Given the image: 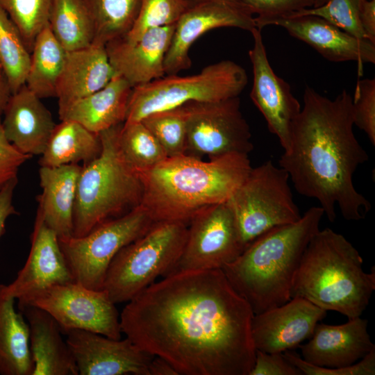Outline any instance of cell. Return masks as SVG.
Listing matches in <instances>:
<instances>
[{
    "instance_id": "38",
    "label": "cell",
    "mask_w": 375,
    "mask_h": 375,
    "mask_svg": "<svg viewBox=\"0 0 375 375\" xmlns=\"http://www.w3.org/2000/svg\"><path fill=\"white\" fill-rule=\"evenodd\" d=\"M353 125L362 130L375 145V79L364 78L356 83L351 101Z\"/></svg>"
},
{
    "instance_id": "36",
    "label": "cell",
    "mask_w": 375,
    "mask_h": 375,
    "mask_svg": "<svg viewBox=\"0 0 375 375\" xmlns=\"http://www.w3.org/2000/svg\"><path fill=\"white\" fill-rule=\"evenodd\" d=\"M190 5L185 0H141L136 20L123 38L132 44L149 29L176 24Z\"/></svg>"
},
{
    "instance_id": "33",
    "label": "cell",
    "mask_w": 375,
    "mask_h": 375,
    "mask_svg": "<svg viewBox=\"0 0 375 375\" xmlns=\"http://www.w3.org/2000/svg\"><path fill=\"white\" fill-rule=\"evenodd\" d=\"M30 59L19 29L0 7V65L12 94L25 85Z\"/></svg>"
},
{
    "instance_id": "10",
    "label": "cell",
    "mask_w": 375,
    "mask_h": 375,
    "mask_svg": "<svg viewBox=\"0 0 375 375\" xmlns=\"http://www.w3.org/2000/svg\"><path fill=\"white\" fill-rule=\"evenodd\" d=\"M289 179L285 169L267 160L252 167L226 201L235 216L244 249L268 230L301 218Z\"/></svg>"
},
{
    "instance_id": "32",
    "label": "cell",
    "mask_w": 375,
    "mask_h": 375,
    "mask_svg": "<svg viewBox=\"0 0 375 375\" xmlns=\"http://www.w3.org/2000/svg\"><path fill=\"white\" fill-rule=\"evenodd\" d=\"M118 145L126 162L138 173L156 167L167 158L157 140L141 121L122 124Z\"/></svg>"
},
{
    "instance_id": "27",
    "label": "cell",
    "mask_w": 375,
    "mask_h": 375,
    "mask_svg": "<svg viewBox=\"0 0 375 375\" xmlns=\"http://www.w3.org/2000/svg\"><path fill=\"white\" fill-rule=\"evenodd\" d=\"M15 301L7 285L0 284V374L32 375L28 326Z\"/></svg>"
},
{
    "instance_id": "25",
    "label": "cell",
    "mask_w": 375,
    "mask_h": 375,
    "mask_svg": "<svg viewBox=\"0 0 375 375\" xmlns=\"http://www.w3.org/2000/svg\"><path fill=\"white\" fill-rule=\"evenodd\" d=\"M81 167L71 164L40 166L39 169L42 192L38 197L37 212L58 238L73 234V213Z\"/></svg>"
},
{
    "instance_id": "21",
    "label": "cell",
    "mask_w": 375,
    "mask_h": 375,
    "mask_svg": "<svg viewBox=\"0 0 375 375\" xmlns=\"http://www.w3.org/2000/svg\"><path fill=\"white\" fill-rule=\"evenodd\" d=\"M175 25L149 29L132 44L123 38L108 42L106 49L115 74L126 79L133 88L166 75L165 59Z\"/></svg>"
},
{
    "instance_id": "26",
    "label": "cell",
    "mask_w": 375,
    "mask_h": 375,
    "mask_svg": "<svg viewBox=\"0 0 375 375\" xmlns=\"http://www.w3.org/2000/svg\"><path fill=\"white\" fill-rule=\"evenodd\" d=\"M132 90L131 84L116 74L103 88L59 113L60 119L75 121L99 134L125 122Z\"/></svg>"
},
{
    "instance_id": "5",
    "label": "cell",
    "mask_w": 375,
    "mask_h": 375,
    "mask_svg": "<svg viewBox=\"0 0 375 375\" xmlns=\"http://www.w3.org/2000/svg\"><path fill=\"white\" fill-rule=\"evenodd\" d=\"M342 234L319 229L310 240L294 274L290 297L307 299L348 319L360 317L375 290V271Z\"/></svg>"
},
{
    "instance_id": "11",
    "label": "cell",
    "mask_w": 375,
    "mask_h": 375,
    "mask_svg": "<svg viewBox=\"0 0 375 375\" xmlns=\"http://www.w3.org/2000/svg\"><path fill=\"white\" fill-rule=\"evenodd\" d=\"M154 222L140 204L122 216L98 224L83 236L58 238L74 281L90 289L102 290L115 256Z\"/></svg>"
},
{
    "instance_id": "15",
    "label": "cell",
    "mask_w": 375,
    "mask_h": 375,
    "mask_svg": "<svg viewBox=\"0 0 375 375\" xmlns=\"http://www.w3.org/2000/svg\"><path fill=\"white\" fill-rule=\"evenodd\" d=\"M252 10L241 0H201L191 4L175 25L165 59L166 75L189 69L193 43L209 31L233 27L251 31L256 28Z\"/></svg>"
},
{
    "instance_id": "19",
    "label": "cell",
    "mask_w": 375,
    "mask_h": 375,
    "mask_svg": "<svg viewBox=\"0 0 375 375\" xmlns=\"http://www.w3.org/2000/svg\"><path fill=\"white\" fill-rule=\"evenodd\" d=\"M274 25L308 44L332 62L356 61L362 76L365 63H375V44L358 39L326 19L315 15L281 17L266 21L262 28Z\"/></svg>"
},
{
    "instance_id": "18",
    "label": "cell",
    "mask_w": 375,
    "mask_h": 375,
    "mask_svg": "<svg viewBox=\"0 0 375 375\" xmlns=\"http://www.w3.org/2000/svg\"><path fill=\"white\" fill-rule=\"evenodd\" d=\"M326 314V310L300 297L254 314L251 322L254 347L267 353L291 350L312 336L317 324Z\"/></svg>"
},
{
    "instance_id": "2",
    "label": "cell",
    "mask_w": 375,
    "mask_h": 375,
    "mask_svg": "<svg viewBox=\"0 0 375 375\" xmlns=\"http://www.w3.org/2000/svg\"><path fill=\"white\" fill-rule=\"evenodd\" d=\"M351 101L345 89L331 99L306 85L290 147L278 161L298 193L317 199L330 222L336 207L347 221L363 219L372 207L353 185L356 171L369 156L353 131Z\"/></svg>"
},
{
    "instance_id": "14",
    "label": "cell",
    "mask_w": 375,
    "mask_h": 375,
    "mask_svg": "<svg viewBox=\"0 0 375 375\" xmlns=\"http://www.w3.org/2000/svg\"><path fill=\"white\" fill-rule=\"evenodd\" d=\"M189 223L182 253L167 275L183 271L222 269L244 249L227 202L202 210Z\"/></svg>"
},
{
    "instance_id": "12",
    "label": "cell",
    "mask_w": 375,
    "mask_h": 375,
    "mask_svg": "<svg viewBox=\"0 0 375 375\" xmlns=\"http://www.w3.org/2000/svg\"><path fill=\"white\" fill-rule=\"evenodd\" d=\"M181 106L186 121L185 154L212 159L252 151L250 127L240 110L239 97Z\"/></svg>"
},
{
    "instance_id": "17",
    "label": "cell",
    "mask_w": 375,
    "mask_h": 375,
    "mask_svg": "<svg viewBox=\"0 0 375 375\" xmlns=\"http://www.w3.org/2000/svg\"><path fill=\"white\" fill-rule=\"evenodd\" d=\"M65 335L80 375H148L153 356L127 338L115 340L81 329Z\"/></svg>"
},
{
    "instance_id": "46",
    "label": "cell",
    "mask_w": 375,
    "mask_h": 375,
    "mask_svg": "<svg viewBox=\"0 0 375 375\" xmlns=\"http://www.w3.org/2000/svg\"><path fill=\"white\" fill-rule=\"evenodd\" d=\"M328 0H315L312 7H318L325 3Z\"/></svg>"
},
{
    "instance_id": "47",
    "label": "cell",
    "mask_w": 375,
    "mask_h": 375,
    "mask_svg": "<svg viewBox=\"0 0 375 375\" xmlns=\"http://www.w3.org/2000/svg\"><path fill=\"white\" fill-rule=\"evenodd\" d=\"M185 1L188 2L190 4H192V3H194L196 2L200 1L201 0H185Z\"/></svg>"
},
{
    "instance_id": "13",
    "label": "cell",
    "mask_w": 375,
    "mask_h": 375,
    "mask_svg": "<svg viewBox=\"0 0 375 375\" xmlns=\"http://www.w3.org/2000/svg\"><path fill=\"white\" fill-rule=\"evenodd\" d=\"M49 313L63 334L72 329L92 331L121 339L118 311L103 290H92L73 281L51 285L17 300Z\"/></svg>"
},
{
    "instance_id": "4",
    "label": "cell",
    "mask_w": 375,
    "mask_h": 375,
    "mask_svg": "<svg viewBox=\"0 0 375 375\" xmlns=\"http://www.w3.org/2000/svg\"><path fill=\"white\" fill-rule=\"evenodd\" d=\"M324 215L310 208L296 222L262 233L222 270L234 290L258 314L290 300L294 274Z\"/></svg>"
},
{
    "instance_id": "34",
    "label": "cell",
    "mask_w": 375,
    "mask_h": 375,
    "mask_svg": "<svg viewBox=\"0 0 375 375\" xmlns=\"http://www.w3.org/2000/svg\"><path fill=\"white\" fill-rule=\"evenodd\" d=\"M141 122L157 140L167 158L185 154L186 121L181 106L150 114Z\"/></svg>"
},
{
    "instance_id": "24",
    "label": "cell",
    "mask_w": 375,
    "mask_h": 375,
    "mask_svg": "<svg viewBox=\"0 0 375 375\" xmlns=\"http://www.w3.org/2000/svg\"><path fill=\"white\" fill-rule=\"evenodd\" d=\"M27 322L34 364L32 375H78L77 366L62 332L47 311L31 305H19Z\"/></svg>"
},
{
    "instance_id": "3",
    "label": "cell",
    "mask_w": 375,
    "mask_h": 375,
    "mask_svg": "<svg viewBox=\"0 0 375 375\" xmlns=\"http://www.w3.org/2000/svg\"><path fill=\"white\" fill-rule=\"evenodd\" d=\"M251 168L245 153L208 161L187 154L167 158L139 173L143 186L141 205L155 222L187 224L202 210L226 202Z\"/></svg>"
},
{
    "instance_id": "28",
    "label": "cell",
    "mask_w": 375,
    "mask_h": 375,
    "mask_svg": "<svg viewBox=\"0 0 375 375\" xmlns=\"http://www.w3.org/2000/svg\"><path fill=\"white\" fill-rule=\"evenodd\" d=\"M102 149L99 135L69 119L56 124L39 160L40 166L83 165L97 158Z\"/></svg>"
},
{
    "instance_id": "20",
    "label": "cell",
    "mask_w": 375,
    "mask_h": 375,
    "mask_svg": "<svg viewBox=\"0 0 375 375\" xmlns=\"http://www.w3.org/2000/svg\"><path fill=\"white\" fill-rule=\"evenodd\" d=\"M27 260L15 279L7 285L16 300L58 284L74 281L61 250L58 236L37 212Z\"/></svg>"
},
{
    "instance_id": "9",
    "label": "cell",
    "mask_w": 375,
    "mask_h": 375,
    "mask_svg": "<svg viewBox=\"0 0 375 375\" xmlns=\"http://www.w3.org/2000/svg\"><path fill=\"white\" fill-rule=\"evenodd\" d=\"M360 317L341 325L317 323L310 340L299 345L302 357L288 351L285 358L304 375H374L375 345Z\"/></svg>"
},
{
    "instance_id": "30",
    "label": "cell",
    "mask_w": 375,
    "mask_h": 375,
    "mask_svg": "<svg viewBox=\"0 0 375 375\" xmlns=\"http://www.w3.org/2000/svg\"><path fill=\"white\" fill-rule=\"evenodd\" d=\"M48 24L66 51L93 43L94 25L85 0H53Z\"/></svg>"
},
{
    "instance_id": "42",
    "label": "cell",
    "mask_w": 375,
    "mask_h": 375,
    "mask_svg": "<svg viewBox=\"0 0 375 375\" xmlns=\"http://www.w3.org/2000/svg\"><path fill=\"white\" fill-rule=\"evenodd\" d=\"M358 19L365 39L375 44V0H360Z\"/></svg>"
},
{
    "instance_id": "8",
    "label": "cell",
    "mask_w": 375,
    "mask_h": 375,
    "mask_svg": "<svg viewBox=\"0 0 375 375\" xmlns=\"http://www.w3.org/2000/svg\"><path fill=\"white\" fill-rule=\"evenodd\" d=\"M247 82L245 69L229 60L209 65L192 75H165L133 88L124 122H140L150 114L189 102L216 101L239 97Z\"/></svg>"
},
{
    "instance_id": "1",
    "label": "cell",
    "mask_w": 375,
    "mask_h": 375,
    "mask_svg": "<svg viewBox=\"0 0 375 375\" xmlns=\"http://www.w3.org/2000/svg\"><path fill=\"white\" fill-rule=\"evenodd\" d=\"M254 312L222 269L169 274L124 308L122 333L178 374L249 375Z\"/></svg>"
},
{
    "instance_id": "31",
    "label": "cell",
    "mask_w": 375,
    "mask_h": 375,
    "mask_svg": "<svg viewBox=\"0 0 375 375\" xmlns=\"http://www.w3.org/2000/svg\"><path fill=\"white\" fill-rule=\"evenodd\" d=\"M94 25L93 43L106 45L133 27L141 0H85Z\"/></svg>"
},
{
    "instance_id": "45",
    "label": "cell",
    "mask_w": 375,
    "mask_h": 375,
    "mask_svg": "<svg viewBox=\"0 0 375 375\" xmlns=\"http://www.w3.org/2000/svg\"><path fill=\"white\" fill-rule=\"evenodd\" d=\"M11 94L7 78L0 65V116L3 113Z\"/></svg>"
},
{
    "instance_id": "35",
    "label": "cell",
    "mask_w": 375,
    "mask_h": 375,
    "mask_svg": "<svg viewBox=\"0 0 375 375\" xmlns=\"http://www.w3.org/2000/svg\"><path fill=\"white\" fill-rule=\"evenodd\" d=\"M53 0H0V7L19 29L31 51L38 34L49 24Z\"/></svg>"
},
{
    "instance_id": "23",
    "label": "cell",
    "mask_w": 375,
    "mask_h": 375,
    "mask_svg": "<svg viewBox=\"0 0 375 375\" xmlns=\"http://www.w3.org/2000/svg\"><path fill=\"white\" fill-rule=\"evenodd\" d=\"M115 75L105 45L92 43L81 49L67 51L56 87L58 114L103 88Z\"/></svg>"
},
{
    "instance_id": "29",
    "label": "cell",
    "mask_w": 375,
    "mask_h": 375,
    "mask_svg": "<svg viewBox=\"0 0 375 375\" xmlns=\"http://www.w3.org/2000/svg\"><path fill=\"white\" fill-rule=\"evenodd\" d=\"M66 53L49 24L38 34L31 51L25 85L41 99L56 97Z\"/></svg>"
},
{
    "instance_id": "40",
    "label": "cell",
    "mask_w": 375,
    "mask_h": 375,
    "mask_svg": "<svg viewBox=\"0 0 375 375\" xmlns=\"http://www.w3.org/2000/svg\"><path fill=\"white\" fill-rule=\"evenodd\" d=\"M31 157L20 152L8 140L0 119V191L17 178L19 167Z\"/></svg>"
},
{
    "instance_id": "44",
    "label": "cell",
    "mask_w": 375,
    "mask_h": 375,
    "mask_svg": "<svg viewBox=\"0 0 375 375\" xmlns=\"http://www.w3.org/2000/svg\"><path fill=\"white\" fill-rule=\"evenodd\" d=\"M148 375H178V373L167 360L153 356L148 368Z\"/></svg>"
},
{
    "instance_id": "39",
    "label": "cell",
    "mask_w": 375,
    "mask_h": 375,
    "mask_svg": "<svg viewBox=\"0 0 375 375\" xmlns=\"http://www.w3.org/2000/svg\"><path fill=\"white\" fill-rule=\"evenodd\" d=\"M253 12L256 28L262 30L267 20L288 16L313 6L315 0H241Z\"/></svg>"
},
{
    "instance_id": "22",
    "label": "cell",
    "mask_w": 375,
    "mask_h": 375,
    "mask_svg": "<svg viewBox=\"0 0 375 375\" xmlns=\"http://www.w3.org/2000/svg\"><path fill=\"white\" fill-rule=\"evenodd\" d=\"M3 114L8 140L24 154L42 155L56 124L41 99L24 85L10 95Z\"/></svg>"
},
{
    "instance_id": "16",
    "label": "cell",
    "mask_w": 375,
    "mask_h": 375,
    "mask_svg": "<svg viewBox=\"0 0 375 375\" xmlns=\"http://www.w3.org/2000/svg\"><path fill=\"white\" fill-rule=\"evenodd\" d=\"M250 33L253 39V47L249 51L253 69L250 97L263 115L269 132L278 138L283 150L287 151L290 145L292 124L301 106L290 84L272 69L261 30L255 28Z\"/></svg>"
},
{
    "instance_id": "37",
    "label": "cell",
    "mask_w": 375,
    "mask_h": 375,
    "mask_svg": "<svg viewBox=\"0 0 375 375\" xmlns=\"http://www.w3.org/2000/svg\"><path fill=\"white\" fill-rule=\"evenodd\" d=\"M360 1V0H328L320 6L302 9L285 17L318 16L358 39H365L358 19Z\"/></svg>"
},
{
    "instance_id": "43",
    "label": "cell",
    "mask_w": 375,
    "mask_h": 375,
    "mask_svg": "<svg viewBox=\"0 0 375 375\" xmlns=\"http://www.w3.org/2000/svg\"><path fill=\"white\" fill-rule=\"evenodd\" d=\"M17 182V178L10 181L0 191V238L5 233L6 223L8 217L17 214L12 203L14 190Z\"/></svg>"
},
{
    "instance_id": "6",
    "label": "cell",
    "mask_w": 375,
    "mask_h": 375,
    "mask_svg": "<svg viewBox=\"0 0 375 375\" xmlns=\"http://www.w3.org/2000/svg\"><path fill=\"white\" fill-rule=\"evenodd\" d=\"M122 124L99 133L101 153L81 167L72 236H83L98 224L122 216L141 204L140 175L126 162L118 145Z\"/></svg>"
},
{
    "instance_id": "41",
    "label": "cell",
    "mask_w": 375,
    "mask_h": 375,
    "mask_svg": "<svg viewBox=\"0 0 375 375\" xmlns=\"http://www.w3.org/2000/svg\"><path fill=\"white\" fill-rule=\"evenodd\" d=\"M249 375H303L289 362L283 353H267L256 349L253 366Z\"/></svg>"
},
{
    "instance_id": "7",
    "label": "cell",
    "mask_w": 375,
    "mask_h": 375,
    "mask_svg": "<svg viewBox=\"0 0 375 375\" xmlns=\"http://www.w3.org/2000/svg\"><path fill=\"white\" fill-rule=\"evenodd\" d=\"M188 228L182 222H156L123 247L110 264L103 285L110 300L115 304L128 302L158 276L167 275L182 253Z\"/></svg>"
}]
</instances>
